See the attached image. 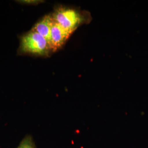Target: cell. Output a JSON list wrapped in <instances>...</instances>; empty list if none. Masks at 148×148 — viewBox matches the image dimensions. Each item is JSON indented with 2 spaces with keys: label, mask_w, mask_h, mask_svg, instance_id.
Returning <instances> with one entry per match:
<instances>
[{
  "label": "cell",
  "mask_w": 148,
  "mask_h": 148,
  "mask_svg": "<svg viewBox=\"0 0 148 148\" xmlns=\"http://www.w3.org/2000/svg\"><path fill=\"white\" fill-rule=\"evenodd\" d=\"M21 49L25 53L40 56L48 55L52 51L47 40L32 30L22 37Z\"/></svg>",
  "instance_id": "cell-1"
},
{
  "label": "cell",
  "mask_w": 148,
  "mask_h": 148,
  "mask_svg": "<svg viewBox=\"0 0 148 148\" xmlns=\"http://www.w3.org/2000/svg\"><path fill=\"white\" fill-rule=\"evenodd\" d=\"M52 16L54 21L70 34L84 21L83 16L78 11L68 8H59Z\"/></svg>",
  "instance_id": "cell-2"
},
{
  "label": "cell",
  "mask_w": 148,
  "mask_h": 148,
  "mask_svg": "<svg viewBox=\"0 0 148 148\" xmlns=\"http://www.w3.org/2000/svg\"><path fill=\"white\" fill-rule=\"evenodd\" d=\"M54 20V19H53ZM71 34L66 32L54 21L51 28L49 45L52 51L62 47Z\"/></svg>",
  "instance_id": "cell-3"
},
{
  "label": "cell",
  "mask_w": 148,
  "mask_h": 148,
  "mask_svg": "<svg viewBox=\"0 0 148 148\" xmlns=\"http://www.w3.org/2000/svg\"><path fill=\"white\" fill-rule=\"evenodd\" d=\"M53 21L54 20L52 16L50 15L45 16L41 21L36 24L32 30L36 32L42 37L45 38L49 44L51 28Z\"/></svg>",
  "instance_id": "cell-4"
},
{
  "label": "cell",
  "mask_w": 148,
  "mask_h": 148,
  "mask_svg": "<svg viewBox=\"0 0 148 148\" xmlns=\"http://www.w3.org/2000/svg\"><path fill=\"white\" fill-rule=\"evenodd\" d=\"M17 148H36L32 136L27 135L23 139Z\"/></svg>",
  "instance_id": "cell-5"
}]
</instances>
